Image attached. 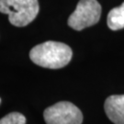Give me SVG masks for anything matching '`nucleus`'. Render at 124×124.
I'll return each instance as SVG.
<instances>
[{
  "instance_id": "7ed1b4c3",
  "label": "nucleus",
  "mask_w": 124,
  "mask_h": 124,
  "mask_svg": "<svg viewBox=\"0 0 124 124\" xmlns=\"http://www.w3.org/2000/svg\"><path fill=\"white\" fill-rule=\"evenodd\" d=\"M101 6L97 0H80L68 18V25L75 31H82L99 21Z\"/></svg>"
},
{
  "instance_id": "20e7f679",
  "label": "nucleus",
  "mask_w": 124,
  "mask_h": 124,
  "mask_svg": "<svg viewBox=\"0 0 124 124\" xmlns=\"http://www.w3.org/2000/svg\"><path fill=\"white\" fill-rule=\"evenodd\" d=\"M46 124H81L83 114L71 102L61 101L47 108L43 112Z\"/></svg>"
},
{
  "instance_id": "f257e3e1",
  "label": "nucleus",
  "mask_w": 124,
  "mask_h": 124,
  "mask_svg": "<svg viewBox=\"0 0 124 124\" xmlns=\"http://www.w3.org/2000/svg\"><path fill=\"white\" fill-rule=\"evenodd\" d=\"M71 48L58 41H45L36 45L30 52V58L37 65L59 69L67 65L72 59Z\"/></svg>"
},
{
  "instance_id": "423d86ee",
  "label": "nucleus",
  "mask_w": 124,
  "mask_h": 124,
  "mask_svg": "<svg viewBox=\"0 0 124 124\" xmlns=\"http://www.w3.org/2000/svg\"><path fill=\"white\" fill-rule=\"evenodd\" d=\"M108 26L112 31L124 28V2L120 7L111 9L108 15Z\"/></svg>"
},
{
  "instance_id": "39448f33",
  "label": "nucleus",
  "mask_w": 124,
  "mask_h": 124,
  "mask_svg": "<svg viewBox=\"0 0 124 124\" xmlns=\"http://www.w3.org/2000/svg\"><path fill=\"white\" fill-rule=\"evenodd\" d=\"M104 108L114 124H124V95H112L106 99Z\"/></svg>"
},
{
  "instance_id": "0eeeda50",
  "label": "nucleus",
  "mask_w": 124,
  "mask_h": 124,
  "mask_svg": "<svg viewBox=\"0 0 124 124\" xmlns=\"http://www.w3.org/2000/svg\"><path fill=\"white\" fill-rule=\"evenodd\" d=\"M0 124H26V118L21 113L11 112L0 120Z\"/></svg>"
},
{
  "instance_id": "6e6552de",
  "label": "nucleus",
  "mask_w": 124,
  "mask_h": 124,
  "mask_svg": "<svg viewBox=\"0 0 124 124\" xmlns=\"http://www.w3.org/2000/svg\"><path fill=\"white\" fill-rule=\"evenodd\" d=\"M0 104H1V98H0Z\"/></svg>"
},
{
  "instance_id": "f03ea898",
  "label": "nucleus",
  "mask_w": 124,
  "mask_h": 124,
  "mask_svg": "<svg viewBox=\"0 0 124 124\" xmlns=\"http://www.w3.org/2000/svg\"><path fill=\"white\" fill-rule=\"evenodd\" d=\"M38 0H0V12L8 15V20L16 27H25L39 13Z\"/></svg>"
}]
</instances>
